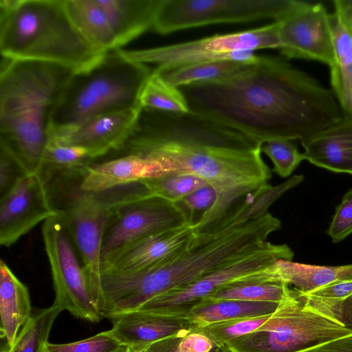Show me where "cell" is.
I'll return each mask as SVG.
<instances>
[{
    "mask_svg": "<svg viewBox=\"0 0 352 352\" xmlns=\"http://www.w3.org/2000/svg\"><path fill=\"white\" fill-rule=\"evenodd\" d=\"M179 89L190 112L260 142L274 138L301 142L344 117L331 89L277 56H257L239 74Z\"/></svg>",
    "mask_w": 352,
    "mask_h": 352,
    "instance_id": "cell-1",
    "label": "cell"
},
{
    "mask_svg": "<svg viewBox=\"0 0 352 352\" xmlns=\"http://www.w3.org/2000/svg\"><path fill=\"white\" fill-rule=\"evenodd\" d=\"M261 142L189 111L142 108L131 135L117 153H140L160 161L166 174L186 173L213 187L217 199L195 226L205 231L222 221L250 195L269 186L272 170Z\"/></svg>",
    "mask_w": 352,
    "mask_h": 352,
    "instance_id": "cell-2",
    "label": "cell"
},
{
    "mask_svg": "<svg viewBox=\"0 0 352 352\" xmlns=\"http://www.w3.org/2000/svg\"><path fill=\"white\" fill-rule=\"evenodd\" d=\"M1 58L0 143L29 173H38L52 111L76 71L53 63Z\"/></svg>",
    "mask_w": 352,
    "mask_h": 352,
    "instance_id": "cell-3",
    "label": "cell"
},
{
    "mask_svg": "<svg viewBox=\"0 0 352 352\" xmlns=\"http://www.w3.org/2000/svg\"><path fill=\"white\" fill-rule=\"evenodd\" d=\"M1 57L56 63L78 71L106 52L89 43L65 0H0Z\"/></svg>",
    "mask_w": 352,
    "mask_h": 352,
    "instance_id": "cell-4",
    "label": "cell"
},
{
    "mask_svg": "<svg viewBox=\"0 0 352 352\" xmlns=\"http://www.w3.org/2000/svg\"><path fill=\"white\" fill-rule=\"evenodd\" d=\"M152 72L121 49L106 52L90 67L74 72L52 111L50 131L141 107L140 95Z\"/></svg>",
    "mask_w": 352,
    "mask_h": 352,
    "instance_id": "cell-5",
    "label": "cell"
},
{
    "mask_svg": "<svg viewBox=\"0 0 352 352\" xmlns=\"http://www.w3.org/2000/svg\"><path fill=\"white\" fill-rule=\"evenodd\" d=\"M81 179L70 182L49 195L55 210L65 217L72 237L84 263L91 292L100 278V250L111 211L116 206L150 195L141 182L118 186L100 191L80 188Z\"/></svg>",
    "mask_w": 352,
    "mask_h": 352,
    "instance_id": "cell-6",
    "label": "cell"
},
{
    "mask_svg": "<svg viewBox=\"0 0 352 352\" xmlns=\"http://www.w3.org/2000/svg\"><path fill=\"white\" fill-rule=\"evenodd\" d=\"M352 331L307 307L293 288L255 331L226 344L230 352H302Z\"/></svg>",
    "mask_w": 352,
    "mask_h": 352,
    "instance_id": "cell-7",
    "label": "cell"
},
{
    "mask_svg": "<svg viewBox=\"0 0 352 352\" xmlns=\"http://www.w3.org/2000/svg\"><path fill=\"white\" fill-rule=\"evenodd\" d=\"M278 21L252 30L215 34L209 37L169 45L124 50L122 53L136 62L157 64L170 69L191 63L216 59L254 62V51L280 49Z\"/></svg>",
    "mask_w": 352,
    "mask_h": 352,
    "instance_id": "cell-8",
    "label": "cell"
},
{
    "mask_svg": "<svg viewBox=\"0 0 352 352\" xmlns=\"http://www.w3.org/2000/svg\"><path fill=\"white\" fill-rule=\"evenodd\" d=\"M42 236L53 280L54 304L77 318L98 322L102 318L94 302L84 263L61 212L57 210L43 222Z\"/></svg>",
    "mask_w": 352,
    "mask_h": 352,
    "instance_id": "cell-9",
    "label": "cell"
},
{
    "mask_svg": "<svg viewBox=\"0 0 352 352\" xmlns=\"http://www.w3.org/2000/svg\"><path fill=\"white\" fill-rule=\"evenodd\" d=\"M297 0H160L152 29L160 34L216 23L278 21Z\"/></svg>",
    "mask_w": 352,
    "mask_h": 352,
    "instance_id": "cell-10",
    "label": "cell"
},
{
    "mask_svg": "<svg viewBox=\"0 0 352 352\" xmlns=\"http://www.w3.org/2000/svg\"><path fill=\"white\" fill-rule=\"evenodd\" d=\"M293 256L294 252L287 245L268 241L263 247L244 257L150 300L138 309L187 316L195 305L226 284L277 261H292Z\"/></svg>",
    "mask_w": 352,
    "mask_h": 352,
    "instance_id": "cell-11",
    "label": "cell"
},
{
    "mask_svg": "<svg viewBox=\"0 0 352 352\" xmlns=\"http://www.w3.org/2000/svg\"><path fill=\"white\" fill-rule=\"evenodd\" d=\"M186 223L188 218L177 204L157 197L147 195L122 204L109 215L101 243V263L140 239Z\"/></svg>",
    "mask_w": 352,
    "mask_h": 352,
    "instance_id": "cell-12",
    "label": "cell"
},
{
    "mask_svg": "<svg viewBox=\"0 0 352 352\" xmlns=\"http://www.w3.org/2000/svg\"><path fill=\"white\" fill-rule=\"evenodd\" d=\"M276 21L279 23V50L284 57L332 65L334 45L331 14L323 4L297 1Z\"/></svg>",
    "mask_w": 352,
    "mask_h": 352,
    "instance_id": "cell-13",
    "label": "cell"
},
{
    "mask_svg": "<svg viewBox=\"0 0 352 352\" xmlns=\"http://www.w3.org/2000/svg\"><path fill=\"white\" fill-rule=\"evenodd\" d=\"M57 212L38 173L27 175L0 198V244L9 248Z\"/></svg>",
    "mask_w": 352,
    "mask_h": 352,
    "instance_id": "cell-14",
    "label": "cell"
},
{
    "mask_svg": "<svg viewBox=\"0 0 352 352\" xmlns=\"http://www.w3.org/2000/svg\"><path fill=\"white\" fill-rule=\"evenodd\" d=\"M142 107L98 116L50 130L49 140L86 149L93 160L119 150L138 121Z\"/></svg>",
    "mask_w": 352,
    "mask_h": 352,
    "instance_id": "cell-15",
    "label": "cell"
},
{
    "mask_svg": "<svg viewBox=\"0 0 352 352\" xmlns=\"http://www.w3.org/2000/svg\"><path fill=\"white\" fill-rule=\"evenodd\" d=\"M196 233L193 226L186 223L146 236L104 261L100 274L135 272L162 263L186 247Z\"/></svg>",
    "mask_w": 352,
    "mask_h": 352,
    "instance_id": "cell-16",
    "label": "cell"
},
{
    "mask_svg": "<svg viewBox=\"0 0 352 352\" xmlns=\"http://www.w3.org/2000/svg\"><path fill=\"white\" fill-rule=\"evenodd\" d=\"M114 336L125 346L137 350L157 340L189 332L197 326L186 316L135 310L111 320Z\"/></svg>",
    "mask_w": 352,
    "mask_h": 352,
    "instance_id": "cell-17",
    "label": "cell"
},
{
    "mask_svg": "<svg viewBox=\"0 0 352 352\" xmlns=\"http://www.w3.org/2000/svg\"><path fill=\"white\" fill-rule=\"evenodd\" d=\"M304 158L336 173L352 175V119L344 116L339 123L300 142Z\"/></svg>",
    "mask_w": 352,
    "mask_h": 352,
    "instance_id": "cell-18",
    "label": "cell"
},
{
    "mask_svg": "<svg viewBox=\"0 0 352 352\" xmlns=\"http://www.w3.org/2000/svg\"><path fill=\"white\" fill-rule=\"evenodd\" d=\"M118 49L152 29L160 0H98Z\"/></svg>",
    "mask_w": 352,
    "mask_h": 352,
    "instance_id": "cell-19",
    "label": "cell"
},
{
    "mask_svg": "<svg viewBox=\"0 0 352 352\" xmlns=\"http://www.w3.org/2000/svg\"><path fill=\"white\" fill-rule=\"evenodd\" d=\"M28 288L0 261V334L6 346L11 347L23 326L32 316Z\"/></svg>",
    "mask_w": 352,
    "mask_h": 352,
    "instance_id": "cell-20",
    "label": "cell"
},
{
    "mask_svg": "<svg viewBox=\"0 0 352 352\" xmlns=\"http://www.w3.org/2000/svg\"><path fill=\"white\" fill-rule=\"evenodd\" d=\"M272 280L293 285L303 294H309L331 283L352 279V264L323 266L279 260L264 268Z\"/></svg>",
    "mask_w": 352,
    "mask_h": 352,
    "instance_id": "cell-21",
    "label": "cell"
},
{
    "mask_svg": "<svg viewBox=\"0 0 352 352\" xmlns=\"http://www.w3.org/2000/svg\"><path fill=\"white\" fill-rule=\"evenodd\" d=\"M334 59L330 69L331 90L344 116L352 119V35L339 16L331 14Z\"/></svg>",
    "mask_w": 352,
    "mask_h": 352,
    "instance_id": "cell-22",
    "label": "cell"
},
{
    "mask_svg": "<svg viewBox=\"0 0 352 352\" xmlns=\"http://www.w3.org/2000/svg\"><path fill=\"white\" fill-rule=\"evenodd\" d=\"M92 160L89 152L83 148L48 140L38 173L49 189L81 179Z\"/></svg>",
    "mask_w": 352,
    "mask_h": 352,
    "instance_id": "cell-23",
    "label": "cell"
},
{
    "mask_svg": "<svg viewBox=\"0 0 352 352\" xmlns=\"http://www.w3.org/2000/svg\"><path fill=\"white\" fill-rule=\"evenodd\" d=\"M279 303L204 298L187 316L197 328L222 321L273 314Z\"/></svg>",
    "mask_w": 352,
    "mask_h": 352,
    "instance_id": "cell-24",
    "label": "cell"
},
{
    "mask_svg": "<svg viewBox=\"0 0 352 352\" xmlns=\"http://www.w3.org/2000/svg\"><path fill=\"white\" fill-rule=\"evenodd\" d=\"M264 267L226 284L208 298L280 303L289 294V285L270 279Z\"/></svg>",
    "mask_w": 352,
    "mask_h": 352,
    "instance_id": "cell-25",
    "label": "cell"
},
{
    "mask_svg": "<svg viewBox=\"0 0 352 352\" xmlns=\"http://www.w3.org/2000/svg\"><path fill=\"white\" fill-rule=\"evenodd\" d=\"M68 14L82 35L97 48L107 52L118 46L98 0H65Z\"/></svg>",
    "mask_w": 352,
    "mask_h": 352,
    "instance_id": "cell-26",
    "label": "cell"
},
{
    "mask_svg": "<svg viewBox=\"0 0 352 352\" xmlns=\"http://www.w3.org/2000/svg\"><path fill=\"white\" fill-rule=\"evenodd\" d=\"M254 62L216 59L185 65L170 69L156 67L155 70L169 84L179 88L195 83L229 78L243 72Z\"/></svg>",
    "mask_w": 352,
    "mask_h": 352,
    "instance_id": "cell-27",
    "label": "cell"
},
{
    "mask_svg": "<svg viewBox=\"0 0 352 352\" xmlns=\"http://www.w3.org/2000/svg\"><path fill=\"white\" fill-rule=\"evenodd\" d=\"M62 310L56 305L36 310L21 329L11 347L0 352H45L53 324Z\"/></svg>",
    "mask_w": 352,
    "mask_h": 352,
    "instance_id": "cell-28",
    "label": "cell"
},
{
    "mask_svg": "<svg viewBox=\"0 0 352 352\" xmlns=\"http://www.w3.org/2000/svg\"><path fill=\"white\" fill-rule=\"evenodd\" d=\"M140 104L142 108L166 112L190 111L181 90L166 82L155 69L142 91Z\"/></svg>",
    "mask_w": 352,
    "mask_h": 352,
    "instance_id": "cell-29",
    "label": "cell"
},
{
    "mask_svg": "<svg viewBox=\"0 0 352 352\" xmlns=\"http://www.w3.org/2000/svg\"><path fill=\"white\" fill-rule=\"evenodd\" d=\"M141 182L151 196L177 204L192 192L208 184L204 179L190 173L170 174L148 179Z\"/></svg>",
    "mask_w": 352,
    "mask_h": 352,
    "instance_id": "cell-30",
    "label": "cell"
},
{
    "mask_svg": "<svg viewBox=\"0 0 352 352\" xmlns=\"http://www.w3.org/2000/svg\"><path fill=\"white\" fill-rule=\"evenodd\" d=\"M270 315L222 321L199 327L196 330L209 338L216 345L223 346L255 331L263 324Z\"/></svg>",
    "mask_w": 352,
    "mask_h": 352,
    "instance_id": "cell-31",
    "label": "cell"
},
{
    "mask_svg": "<svg viewBox=\"0 0 352 352\" xmlns=\"http://www.w3.org/2000/svg\"><path fill=\"white\" fill-rule=\"evenodd\" d=\"M293 289L307 307L352 331V294L332 298L303 294L294 287Z\"/></svg>",
    "mask_w": 352,
    "mask_h": 352,
    "instance_id": "cell-32",
    "label": "cell"
},
{
    "mask_svg": "<svg viewBox=\"0 0 352 352\" xmlns=\"http://www.w3.org/2000/svg\"><path fill=\"white\" fill-rule=\"evenodd\" d=\"M261 148L272 160L274 172L282 177H287L304 160L303 153H300L292 140L274 138L261 142Z\"/></svg>",
    "mask_w": 352,
    "mask_h": 352,
    "instance_id": "cell-33",
    "label": "cell"
},
{
    "mask_svg": "<svg viewBox=\"0 0 352 352\" xmlns=\"http://www.w3.org/2000/svg\"><path fill=\"white\" fill-rule=\"evenodd\" d=\"M123 345L112 333L111 329L102 331L90 338L65 344L45 345V352H125Z\"/></svg>",
    "mask_w": 352,
    "mask_h": 352,
    "instance_id": "cell-34",
    "label": "cell"
},
{
    "mask_svg": "<svg viewBox=\"0 0 352 352\" xmlns=\"http://www.w3.org/2000/svg\"><path fill=\"white\" fill-rule=\"evenodd\" d=\"M217 199L214 188L206 185L192 192L177 204L185 212L188 222L194 226L212 209Z\"/></svg>",
    "mask_w": 352,
    "mask_h": 352,
    "instance_id": "cell-35",
    "label": "cell"
},
{
    "mask_svg": "<svg viewBox=\"0 0 352 352\" xmlns=\"http://www.w3.org/2000/svg\"><path fill=\"white\" fill-rule=\"evenodd\" d=\"M21 161L0 143V198L8 194L22 178L30 174Z\"/></svg>",
    "mask_w": 352,
    "mask_h": 352,
    "instance_id": "cell-36",
    "label": "cell"
},
{
    "mask_svg": "<svg viewBox=\"0 0 352 352\" xmlns=\"http://www.w3.org/2000/svg\"><path fill=\"white\" fill-rule=\"evenodd\" d=\"M327 233L333 243L342 241L352 233V190L344 195L337 207Z\"/></svg>",
    "mask_w": 352,
    "mask_h": 352,
    "instance_id": "cell-37",
    "label": "cell"
},
{
    "mask_svg": "<svg viewBox=\"0 0 352 352\" xmlns=\"http://www.w3.org/2000/svg\"><path fill=\"white\" fill-rule=\"evenodd\" d=\"M186 333L166 337L140 349H129L131 352H184L182 347V339Z\"/></svg>",
    "mask_w": 352,
    "mask_h": 352,
    "instance_id": "cell-38",
    "label": "cell"
},
{
    "mask_svg": "<svg viewBox=\"0 0 352 352\" xmlns=\"http://www.w3.org/2000/svg\"><path fill=\"white\" fill-rule=\"evenodd\" d=\"M307 294L332 298L347 297L352 294V279L331 283Z\"/></svg>",
    "mask_w": 352,
    "mask_h": 352,
    "instance_id": "cell-39",
    "label": "cell"
},
{
    "mask_svg": "<svg viewBox=\"0 0 352 352\" xmlns=\"http://www.w3.org/2000/svg\"><path fill=\"white\" fill-rule=\"evenodd\" d=\"M302 352H352V334L328 341Z\"/></svg>",
    "mask_w": 352,
    "mask_h": 352,
    "instance_id": "cell-40",
    "label": "cell"
},
{
    "mask_svg": "<svg viewBox=\"0 0 352 352\" xmlns=\"http://www.w3.org/2000/svg\"><path fill=\"white\" fill-rule=\"evenodd\" d=\"M334 12H336L347 30L352 35V6L348 0L333 1Z\"/></svg>",
    "mask_w": 352,
    "mask_h": 352,
    "instance_id": "cell-41",
    "label": "cell"
},
{
    "mask_svg": "<svg viewBox=\"0 0 352 352\" xmlns=\"http://www.w3.org/2000/svg\"><path fill=\"white\" fill-rule=\"evenodd\" d=\"M212 352H230L225 345L219 346L216 345Z\"/></svg>",
    "mask_w": 352,
    "mask_h": 352,
    "instance_id": "cell-42",
    "label": "cell"
},
{
    "mask_svg": "<svg viewBox=\"0 0 352 352\" xmlns=\"http://www.w3.org/2000/svg\"><path fill=\"white\" fill-rule=\"evenodd\" d=\"M348 1L352 6V0H348Z\"/></svg>",
    "mask_w": 352,
    "mask_h": 352,
    "instance_id": "cell-43",
    "label": "cell"
},
{
    "mask_svg": "<svg viewBox=\"0 0 352 352\" xmlns=\"http://www.w3.org/2000/svg\"><path fill=\"white\" fill-rule=\"evenodd\" d=\"M125 352H131V351L129 349V348L127 347V349Z\"/></svg>",
    "mask_w": 352,
    "mask_h": 352,
    "instance_id": "cell-44",
    "label": "cell"
}]
</instances>
